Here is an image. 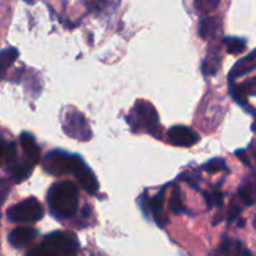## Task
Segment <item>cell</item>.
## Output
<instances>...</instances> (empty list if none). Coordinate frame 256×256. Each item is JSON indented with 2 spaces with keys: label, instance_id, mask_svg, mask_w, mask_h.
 <instances>
[{
  "label": "cell",
  "instance_id": "6da1fadb",
  "mask_svg": "<svg viewBox=\"0 0 256 256\" xmlns=\"http://www.w3.org/2000/svg\"><path fill=\"white\" fill-rule=\"evenodd\" d=\"M50 212L56 219H70L79 208V190L72 182H59L52 185L46 194Z\"/></svg>",
  "mask_w": 256,
  "mask_h": 256
},
{
  "label": "cell",
  "instance_id": "7a4b0ae2",
  "mask_svg": "<svg viewBox=\"0 0 256 256\" xmlns=\"http://www.w3.org/2000/svg\"><path fill=\"white\" fill-rule=\"evenodd\" d=\"M44 216V209L35 198H28L6 210V218L12 222H36Z\"/></svg>",
  "mask_w": 256,
  "mask_h": 256
},
{
  "label": "cell",
  "instance_id": "3957f363",
  "mask_svg": "<svg viewBox=\"0 0 256 256\" xmlns=\"http://www.w3.org/2000/svg\"><path fill=\"white\" fill-rule=\"evenodd\" d=\"M42 245L59 256H75L79 252L76 236L66 232H54L46 235Z\"/></svg>",
  "mask_w": 256,
  "mask_h": 256
},
{
  "label": "cell",
  "instance_id": "277c9868",
  "mask_svg": "<svg viewBox=\"0 0 256 256\" xmlns=\"http://www.w3.org/2000/svg\"><path fill=\"white\" fill-rule=\"evenodd\" d=\"M72 158H74V154H69V152H64V150H52L42 159V169L48 174L54 175V176L70 174L72 172Z\"/></svg>",
  "mask_w": 256,
  "mask_h": 256
},
{
  "label": "cell",
  "instance_id": "5b68a950",
  "mask_svg": "<svg viewBox=\"0 0 256 256\" xmlns=\"http://www.w3.org/2000/svg\"><path fill=\"white\" fill-rule=\"evenodd\" d=\"M135 119H136L138 125L146 132H152L155 138H160L158 132H160L159 126V115H158L156 110L152 106L150 102H144V100H139L135 104L134 108Z\"/></svg>",
  "mask_w": 256,
  "mask_h": 256
},
{
  "label": "cell",
  "instance_id": "8992f818",
  "mask_svg": "<svg viewBox=\"0 0 256 256\" xmlns=\"http://www.w3.org/2000/svg\"><path fill=\"white\" fill-rule=\"evenodd\" d=\"M70 174L74 175V178L80 182L82 189L89 194H95L99 190V182H98L94 172L85 164L82 158H80L79 155L74 154Z\"/></svg>",
  "mask_w": 256,
  "mask_h": 256
},
{
  "label": "cell",
  "instance_id": "52a82bcc",
  "mask_svg": "<svg viewBox=\"0 0 256 256\" xmlns=\"http://www.w3.org/2000/svg\"><path fill=\"white\" fill-rule=\"evenodd\" d=\"M62 128H64V132L74 139L88 140L92 136V132H90L86 120L78 112H69L65 115Z\"/></svg>",
  "mask_w": 256,
  "mask_h": 256
},
{
  "label": "cell",
  "instance_id": "ba28073f",
  "mask_svg": "<svg viewBox=\"0 0 256 256\" xmlns=\"http://www.w3.org/2000/svg\"><path fill=\"white\" fill-rule=\"evenodd\" d=\"M168 140L174 146L190 148L199 142L200 135L189 126L175 125L168 132Z\"/></svg>",
  "mask_w": 256,
  "mask_h": 256
},
{
  "label": "cell",
  "instance_id": "9c48e42d",
  "mask_svg": "<svg viewBox=\"0 0 256 256\" xmlns=\"http://www.w3.org/2000/svg\"><path fill=\"white\" fill-rule=\"evenodd\" d=\"M36 236L38 232L34 228H16L9 232L8 242L15 249H22L29 245Z\"/></svg>",
  "mask_w": 256,
  "mask_h": 256
},
{
  "label": "cell",
  "instance_id": "30bf717a",
  "mask_svg": "<svg viewBox=\"0 0 256 256\" xmlns=\"http://www.w3.org/2000/svg\"><path fill=\"white\" fill-rule=\"evenodd\" d=\"M254 69H256V49L252 50L246 56L242 58L239 62H235V65L229 72V82H234L236 78L249 74Z\"/></svg>",
  "mask_w": 256,
  "mask_h": 256
},
{
  "label": "cell",
  "instance_id": "8fae6325",
  "mask_svg": "<svg viewBox=\"0 0 256 256\" xmlns=\"http://www.w3.org/2000/svg\"><path fill=\"white\" fill-rule=\"evenodd\" d=\"M20 144L24 150V154L26 155V162L32 165L36 164L40 158V149L35 142V138L29 132H22L20 134Z\"/></svg>",
  "mask_w": 256,
  "mask_h": 256
},
{
  "label": "cell",
  "instance_id": "7c38bea8",
  "mask_svg": "<svg viewBox=\"0 0 256 256\" xmlns=\"http://www.w3.org/2000/svg\"><path fill=\"white\" fill-rule=\"evenodd\" d=\"M164 195L165 190L162 189V192H158L155 196L149 199V209L154 216L155 222L159 226H164V222H166V218L162 215V206H164Z\"/></svg>",
  "mask_w": 256,
  "mask_h": 256
},
{
  "label": "cell",
  "instance_id": "4fadbf2b",
  "mask_svg": "<svg viewBox=\"0 0 256 256\" xmlns=\"http://www.w3.org/2000/svg\"><path fill=\"white\" fill-rule=\"evenodd\" d=\"M220 28V22L218 18L215 16H206L202 19L199 26V35L202 39H209L216 35L218 30Z\"/></svg>",
  "mask_w": 256,
  "mask_h": 256
},
{
  "label": "cell",
  "instance_id": "5bb4252c",
  "mask_svg": "<svg viewBox=\"0 0 256 256\" xmlns=\"http://www.w3.org/2000/svg\"><path fill=\"white\" fill-rule=\"evenodd\" d=\"M32 169V165L30 162H16V164L9 166V174L12 175V180L15 182H24L28 176L30 175Z\"/></svg>",
  "mask_w": 256,
  "mask_h": 256
},
{
  "label": "cell",
  "instance_id": "9a60e30c",
  "mask_svg": "<svg viewBox=\"0 0 256 256\" xmlns=\"http://www.w3.org/2000/svg\"><path fill=\"white\" fill-rule=\"evenodd\" d=\"M170 212L174 215H179L185 212V206L182 204V192H180V189L178 186L172 188V195H170Z\"/></svg>",
  "mask_w": 256,
  "mask_h": 256
},
{
  "label": "cell",
  "instance_id": "2e32d148",
  "mask_svg": "<svg viewBox=\"0 0 256 256\" xmlns=\"http://www.w3.org/2000/svg\"><path fill=\"white\" fill-rule=\"evenodd\" d=\"M224 44L226 46L228 52L230 54H240L246 49V42L244 39L235 36H226L224 39Z\"/></svg>",
  "mask_w": 256,
  "mask_h": 256
},
{
  "label": "cell",
  "instance_id": "e0dca14e",
  "mask_svg": "<svg viewBox=\"0 0 256 256\" xmlns=\"http://www.w3.org/2000/svg\"><path fill=\"white\" fill-rule=\"evenodd\" d=\"M2 160H4V162L10 164V166H12V165H14L15 160H16V158H18L16 145H15V142H2Z\"/></svg>",
  "mask_w": 256,
  "mask_h": 256
},
{
  "label": "cell",
  "instance_id": "ac0fdd59",
  "mask_svg": "<svg viewBox=\"0 0 256 256\" xmlns=\"http://www.w3.org/2000/svg\"><path fill=\"white\" fill-rule=\"evenodd\" d=\"M19 56V52L15 48H6L2 52L0 55V65H2V72H5V70L12 64V62L16 60V58Z\"/></svg>",
  "mask_w": 256,
  "mask_h": 256
},
{
  "label": "cell",
  "instance_id": "d6986e66",
  "mask_svg": "<svg viewBox=\"0 0 256 256\" xmlns=\"http://www.w3.org/2000/svg\"><path fill=\"white\" fill-rule=\"evenodd\" d=\"M202 169L205 170V172L214 174V172H222V170H224V172H228V170H229V168H228L226 162H225L224 159H219V158H215V159L209 160L206 164L202 165Z\"/></svg>",
  "mask_w": 256,
  "mask_h": 256
},
{
  "label": "cell",
  "instance_id": "ffe728a7",
  "mask_svg": "<svg viewBox=\"0 0 256 256\" xmlns=\"http://www.w3.org/2000/svg\"><path fill=\"white\" fill-rule=\"evenodd\" d=\"M220 64V56L218 55H214V56L210 58V60H205L202 62V72L204 74H209V75H214L216 72L218 68H219Z\"/></svg>",
  "mask_w": 256,
  "mask_h": 256
},
{
  "label": "cell",
  "instance_id": "44dd1931",
  "mask_svg": "<svg viewBox=\"0 0 256 256\" xmlns=\"http://www.w3.org/2000/svg\"><path fill=\"white\" fill-rule=\"evenodd\" d=\"M240 88L246 96L248 95H256V78L245 80L244 82L240 84Z\"/></svg>",
  "mask_w": 256,
  "mask_h": 256
},
{
  "label": "cell",
  "instance_id": "7402d4cb",
  "mask_svg": "<svg viewBox=\"0 0 256 256\" xmlns=\"http://www.w3.org/2000/svg\"><path fill=\"white\" fill-rule=\"evenodd\" d=\"M25 256H59V255L50 252L49 249L44 248L42 245H39V246H35L32 248V249H30L29 252L25 254Z\"/></svg>",
  "mask_w": 256,
  "mask_h": 256
},
{
  "label": "cell",
  "instance_id": "603a6c76",
  "mask_svg": "<svg viewBox=\"0 0 256 256\" xmlns=\"http://www.w3.org/2000/svg\"><path fill=\"white\" fill-rule=\"evenodd\" d=\"M212 204H214V206H216V208L222 206V199H224V196H222V192H220V190H215V192H212Z\"/></svg>",
  "mask_w": 256,
  "mask_h": 256
},
{
  "label": "cell",
  "instance_id": "cb8c5ba5",
  "mask_svg": "<svg viewBox=\"0 0 256 256\" xmlns=\"http://www.w3.org/2000/svg\"><path fill=\"white\" fill-rule=\"evenodd\" d=\"M240 212H242V209H240L239 206H238L236 204H232V206H230V212H229V222H232L235 219H236L238 216L240 215Z\"/></svg>",
  "mask_w": 256,
  "mask_h": 256
},
{
  "label": "cell",
  "instance_id": "d4e9b609",
  "mask_svg": "<svg viewBox=\"0 0 256 256\" xmlns=\"http://www.w3.org/2000/svg\"><path fill=\"white\" fill-rule=\"evenodd\" d=\"M235 155H236V156L239 158V159L242 160V162H244L245 165H248V166H250V165H252L249 156H248V154H246V152H245V150H242V149L236 150V152H235Z\"/></svg>",
  "mask_w": 256,
  "mask_h": 256
},
{
  "label": "cell",
  "instance_id": "484cf974",
  "mask_svg": "<svg viewBox=\"0 0 256 256\" xmlns=\"http://www.w3.org/2000/svg\"><path fill=\"white\" fill-rule=\"evenodd\" d=\"M236 246H238V254L239 256H252V252L248 249H245V248H242V242H236Z\"/></svg>",
  "mask_w": 256,
  "mask_h": 256
},
{
  "label": "cell",
  "instance_id": "4316f807",
  "mask_svg": "<svg viewBox=\"0 0 256 256\" xmlns=\"http://www.w3.org/2000/svg\"><path fill=\"white\" fill-rule=\"evenodd\" d=\"M204 199H205V202H206L208 208H210V209H212V208L214 206V204H212V194H210V192H204Z\"/></svg>",
  "mask_w": 256,
  "mask_h": 256
},
{
  "label": "cell",
  "instance_id": "83f0119b",
  "mask_svg": "<svg viewBox=\"0 0 256 256\" xmlns=\"http://www.w3.org/2000/svg\"><path fill=\"white\" fill-rule=\"evenodd\" d=\"M254 156H255V160H256V146L254 148Z\"/></svg>",
  "mask_w": 256,
  "mask_h": 256
}]
</instances>
